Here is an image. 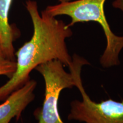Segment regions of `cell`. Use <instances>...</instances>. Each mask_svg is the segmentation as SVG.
Returning <instances> with one entry per match:
<instances>
[{"label": "cell", "instance_id": "6da1fadb", "mask_svg": "<svg viewBox=\"0 0 123 123\" xmlns=\"http://www.w3.org/2000/svg\"><path fill=\"white\" fill-rule=\"evenodd\" d=\"M25 6L33 22V34L15 54L16 68L12 78L0 87V101L29 81L31 72L40 64L58 60L68 67L73 61L66 43L73 35L70 27L44 10L40 14L36 1L27 0Z\"/></svg>", "mask_w": 123, "mask_h": 123}, {"label": "cell", "instance_id": "7a4b0ae2", "mask_svg": "<svg viewBox=\"0 0 123 123\" xmlns=\"http://www.w3.org/2000/svg\"><path fill=\"white\" fill-rule=\"evenodd\" d=\"M106 0H76L50 5L44 10L52 17L66 15L71 18L69 27L76 23L93 21L100 25L105 34L107 44L101 55L100 63L102 67L109 68L119 65V54L123 49V36L112 32L107 22L104 10Z\"/></svg>", "mask_w": 123, "mask_h": 123}, {"label": "cell", "instance_id": "3957f363", "mask_svg": "<svg viewBox=\"0 0 123 123\" xmlns=\"http://www.w3.org/2000/svg\"><path fill=\"white\" fill-rule=\"evenodd\" d=\"M71 64L68 66L73 74L75 87L80 92L82 100H75L70 103L69 120L84 123H123V100L117 101L109 99L96 103L92 100L86 93L81 79V67L89 64L84 58L75 54Z\"/></svg>", "mask_w": 123, "mask_h": 123}, {"label": "cell", "instance_id": "277c9868", "mask_svg": "<svg viewBox=\"0 0 123 123\" xmlns=\"http://www.w3.org/2000/svg\"><path fill=\"white\" fill-rule=\"evenodd\" d=\"M64 66L58 60H53L35 68L45 84L42 107L34 113L38 123H64L58 111V100L63 90L75 87V80L73 74L66 71Z\"/></svg>", "mask_w": 123, "mask_h": 123}, {"label": "cell", "instance_id": "5b68a950", "mask_svg": "<svg viewBox=\"0 0 123 123\" xmlns=\"http://www.w3.org/2000/svg\"><path fill=\"white\" fill-rule=\"evenodd\" d=\"M37 85L36 81L30 79L6 98L0 104V123H9L13 118L19 120L26 108L34 99V92Z\"/></svg>", "mask_w": 123, "mask_h": 123}, {"label": "cell", "instance_id": "8992f818", "mask_svg": "<svg viewBox=\"0 0 123 123\" xmlns=\"http://www.w3.org/2000/svg\"><path fill=\"white\" fill-rule=\"evenodd\" d=\"M12 1L0 0V46L6 58L15 61L13 42L16 33L9 21Z\"/></svg>", "mask_w": 123, "mask_h": 123}, {"label": "cell", "instance_id": "52a82bcc", "mask_svg": "<svg viewBox=\"0 0 123 123\" xmlns=\"http://www.w3.org/2000/svg\"><path fill=\"white\" fill-rule=\"evenodd\" d=\"M15 68V61L7 59L2 52H0V76H6L10 79L14 73Z\"/></svg>", "mask_w": 123, "mask_h": 123}, {"label": "cell", "instance_id": "ba28073f", "mask_svg": "<svg viewBox=\"0 0 123 123\" xmlns=\"http://www.w3.org/2000/svg\"><path fill=\"white\" fill-rule=\"evenodd\" d=\"M113 7L119 9L123 12V0H115L112 3Z\"/></svg>", "mask_w": 123, "mask_h": 123}, {"label": "cell", "instance_id": "9c48e42d", "mask_svg": "<svg viewBox=\"0 0 123 123\" xmlns=\"http://www.w3.org/2000/svg\"><path fill=\"white\" fill-rule=\"evenodd\" d=\"M59 2H67V1H71L72 0H58Z\"/></svg>", "mask_w": 123, "mask_h": 123}, {"label": "cell", "instance_id": "30bf717a", "mask_svg": "<svg viewBox=\"0 0 123 123\" xmlns=\"http://www.w3.org/2000/svg\"><path fill=\"white\" fill-rule=\"evenodd\" d=\"M0 52H2V50H1V46H0ZM3 53V52H2Z\"/></svg>", "mask_w": 123, "mask_h": 123}]
</instances>
